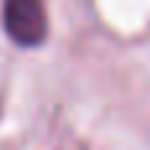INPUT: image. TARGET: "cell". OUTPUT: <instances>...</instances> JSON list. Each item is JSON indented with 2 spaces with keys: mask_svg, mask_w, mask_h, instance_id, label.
Instances as JSON below:
<instances>
[{
  "mask_svg": "<svg viewBox=\"0 0 150 150\" xmlns=\"http://www.w3.org/2000/svg\"><path fill=\"white\" fill-rule=\"evenodd\" d=\"M3 32L18 47H37L47 37V13L45 5L34 0H8L0 8Z\"/></svg>",
  "mask_w": 150,
  "mask_h": 150,
  "instance_id": "1",
  "label": "cell"
}]
</instances>
